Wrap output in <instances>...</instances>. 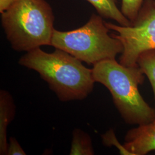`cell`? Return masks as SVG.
<instances>
[{
    "label": "cell",
    "mask_w": 155,
    "mask_h": 155,
    "mask_svg": "<svg viewBox=\"0 0 155 155\" xmlns=\"http://www.w3.org/2000/svg\"><path fill=\"white\" fill-rule=\"evenodd\" d=\"M63 50L51 53L40 47L26 52L18 64L38 72L62 102L86 98L94 89L92 69Z\"/></svg>",
    "instance_id": "obj_1"
},
{
    "label": "cell",
    "mask_w": 155,
    "mask_h": 155,
    "mask_svg": "<svg viewBox=\"0 0 155 155\" xmlns=\"http://www.w3.org/2000/svg\"><path fill=\"white\" fill-rule=\"evenodd\" d=\"M95 82L110 92L114 104L125 121L142 125L155 120V110L144 101L139 91L144 81V73L138 66L127 67L116 59H107L93 65Z\"/></svg>",
    "instance_id": "obj_2"
},
{
    "label": "cell",
    "mask_w": 155,
    "mask_h": 155,
    "mask_svg": "<svg viewBox=\"0 0 155 155\" xmlns=\"http://www.w3.org/2000/svg\"><path fill=\"white\" fill-rule=\"evenodd\" d=\"M55 16L46 0H18L1 13V24L12 48L27 52L51 45Z\"/></svg>",
    "instance_id": "obj_3"
},
{
    "label": "cell",
    "mask_w": 155,
    "mask_h": 155,
    "mask_svg": "<svg viewBox=\"0 0 155 155\" xmlns=\"http://www.w3.org/2000/svg\"><path fill=\"white\" fill-rule=\"evenodd\" d=\"M109 30L102 17L93 14L81 27L68 31L55 29L51 46L94 65L104 60L114 59L122 53L121 43L109 34Z\"/></svg>",
    "instance_id": "obj_4"
},
{
    "label": "cell",
    "mask_w": 155,
    "mask_h": 155,
    "mask_svg": "<svg viewBox=\"0 0 155 155\" xmlns=\"http://www.w3.org/2000/svg\"><path fill=\"white\" fill-rule=\"evenodd\" d=\"M111 34L119 40L123 47L120 63L127 67L137 66L140 55L145 51L155 50V1L143 3L138 16L131 26L125 27L105 22Z\"/></svg>",
    "instance_id": "obj_5"
},
{
    "label": "cell",
    "mask_w": 155,
    "mask_h": 155,
    "mask_svg": "<svg viewBox=\"0 0 155 155\" xmlns=\"http://www.w3.org/2000/svg\"><path fill=\"white\" fill-rule=\"evenodd\" d=\"M125 148L132 155H145L155 150V120L127 132Z\"/></svg>",
    "instance_id": "obj_6"
},
{
    "label": "cell",
    "mask_w": 155,
    "mask_h": 155,
    "mask_svg": "<svg viewBox=\"0 0 155 155\" xmlns=\"http://www.w3.org/2000/svg\"><path fill=\"white\" fill-rule=\"evenodd\" d=\"M16 113V106L11 94L5 90L0 91V155H6L8 147L7 129Z\"/></svg>",
    "instance_id": "obj_7"
},
{
    "label": "cell",
    "mask_w": 155,
    "mask_h": 155,
    "mask_svg": "<svg viewBox=\"0 0 155 155\" xmlns=\"http://www.w3.org/2000/svg\"><path fill=\"white\" fill-rule=\"evenodd\" d=\"M94 6L101 16L116 21L119 25L129 27L131 21L127 19L117 6V0H86Z\"/></svg>",
    "instance_id": "obj_8"
},
{
    "label": "cell",
    "mask_w": 155,
    "mask_h": 155,
    "mask_svg": "<svg viewBox=\"0 0 155 155\" xmlns=\"http://www.w3.org/2000/svg\"><path fill=\"white\" fill-rule=\"evenodd\" d=\"M94 150L92 140L89 134L79 129L72 132L70 155H93Z\"/></svg>",
    "instance_id": "obj_9"
},
{
    "label": "cell",
    "mask_w": 155,
    "mask_h": 155,
    "mask_svg": "<svg viewBox=\"0 0 155 155\" xmlns=\"http://www.w3.org/2000/svg\"><path fill=\"white\" fill-rule=\"evenodd\" d=\"M137 66L147 75L151 83L155 100V50L142 53L137 60Z\"/></svg>",
    "instance_id": "obj_10"
},
{
    "label": "cell",
    "mask_w": 155,
    "mask_h": 155,
    "mask_svg": "<svg viewBox=\"0 0 155 155\" xmlns=\"http://www.w3.org/2000/svg\"><path fill=\"white\" fill-rule=\"evenodd\" d=\"M143 3L144 0H122L121 11L131 21L132 25L138 16Z\"/></svg>",
    "instance_id": "obj_11"
},
{
    "label": "cell",
    "mask_w": 155,
    "mask_h": 155,
    "mask_svg": "<svg viewBox=\"0 0 155 155\" xmlns=\"http://www.w3.org/2000/svg\"><path fill=\"white\" fill-rule=\"evenodd\" d=\"M102 139L103 144L109 147H110L111 145L115 146L118 149L121 155H132L125 148L124 145H122L118 142L115 136V133L112 129L108 130L104 134H102Z\"/></svg>",
    "instance_id": "obj_12"
},
{
    "label": "cell",
    "mask_w": 155,
    "mask_h": 155,
    "mask_svg": "<svg viewBox=\"0 0 155 155\" xmlns=\"http://www.w3.org/2000/svg\"><path fill=\"white\" fill-rule=\"evenodd\" d=\"M25 152L23 150L17 140L13 137L9 138L6 155H25Z\"/></svg>",
    "instance_id": "obj_13"
},
{
    "label": "cell",
    "mask_w": 155,
    "mask_h": 155,
    "mask_svg": "<svg viewBox=\"0 0 155 155\" xmlns=\"http://www.w3.org/2000/svg\"><path fill=\"white\" fill-rule=\"evenodd\" d=\"M18 0H0V13H2L9 8Z\"/></svg>",
    "instance_id": "obj_14"
}]
</instances>
